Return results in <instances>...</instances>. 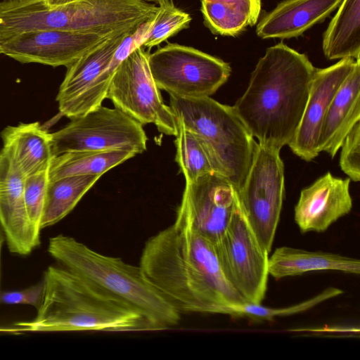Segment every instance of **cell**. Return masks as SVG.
<instances>
[{
    "label": "cell",
    "instance_id": "30",
    "mask_svg": "<svg viewBox=\"0 0 360 360\" xmlns=\"http://www.w3.org/2000/svg\"><path fill=\"white\" fill-rule=\"evenodd\" d=\"M45 283L42 279L38 283L20 290L4 292L0 294V302L8 304H27L38 309L44 300Z\"/></svg>",
    "mask_w": 360,
    "mask_h": 360
},
{
    "label": "cell",
    "instance_id": "29",
    "mask_svg": "<svg viewBox=\"0 0 360 360\" xmlns=\"http://www.w3.org/2000/svg\"><path fill=\"white\" fill-rule=\"evenodd\" d=\"M340 167L353 181L360 180V121L345 136L341 146Z\"/></svg>",
    "mask_w": 360,
    "mask_h": 360
},
{
    "label": "cell",
    "instance_id": "10",
    "mask_svg": "<svg viewBox=\"0 0 360 360\" xmlns=\"http://www.w3.org/2000/svg\"><path fill=\"white\" fill-rule=\"evenodd\" d=\"M214 245L229 282L245 302L262 303L269 276V253L262 247L245 217L237 195L230 221Z\"/></svg>",
    "mask_w": 360,
    "mask_h": 360
},
{
    "label": "cell",
    "instance_id": "28",
    "mask_svg": "<svg viewBox=\"0 0 360 360\" xmlns=\"http://www.w3.org/2000/svg\"><path fill=\"white\" fill-rule=\"evenodd\" d=\"M49 183V170L27 176L24 182V200L27 213L34 229L39 233Z\"/></svg>",
    "mask_w": 360,
    "mask_h": 360
},
{
    "label": "cell",
    "instance_id": "9",
    "mask_svg": "<svg viewBox=\"0 0 360 360\" xmlns=\"http://www.w3.org/2000/svg\"><path fill=\"white\" fill-rule=\"evenodd\" d=\"M148 55L141 45L129 53L116 69L106 98L143 126L153 124L159 131L175 136L176 120L153 79Z\"/></svg>",
    "mask_w": 360,
    "mask_h": 360
},
{
    "label": "cell",
    "instance_id": "31",
    "mask_svg": "<svg viewBox=\"0 0 360 360\" xmlns=\"http://www.w3.org/2000/svg\"><path fill=\"white\" fill-rule=\"evenodd\" d=\"M47 4L51 6H59L70 4L79 0H44Z\"/></svg>",
    "mask_w": 360,
    "mask_h": 360
},
{
    "label": "cell",
    "instance_id": "21",
    "mask_svg": "<svg viewBox=\"0 0 360 360\" xmlns=\"http://www.w3.org/2000/svg\"><path fill=\"white\" fill-rule=\"evenodd\" d=\"M323 51L330 60L360 55V0H342L323 37Z\"/></svg>",
    "mask_w": 360,
    "mask_h": 360
},
{
    "label": "cell",
    "instance_id": "8",
    "mask_svg": "<svg viewBox=\"0 0 360 360\" xmlns=\"http://www.w3.org/2000/svg\"><path fill=\"white\" fill-rule=\"evenodd\" d=\"M147 141L141 124L116 108L102 105L51 133L54 156L72 151L115 150L137 155L146 150Z\"/></svg>",
    "mask_w": 360,
    "mask_h": 360
},
{
    "label": "cell",
    "instance_id": "13",
    "mask_svg": "<svg viewBox=\"0 0 360 360\" xmlns=\"http://www.w3.org/2000/svg\"><path fill=\"white\" fill-rule=\"evenodd\" d=\"M135 29L113 34L67 67L56 96L62 115L71 120L101 105L96 94L98 80L124 37Z\"/></svg>",
    "mask_w": 360,
    "mask_h": 360
},
{
    "label": "cell",
    "instance_id": "7",
    "mask_svg": "<svg viewBox=\"0 0 360 360\" xmlns=\"http://www.w3.org/2000/svg\"><path fill=\"white\" fill-rule=\"evenodd\" d=\"M278 150L257 143L248 175L236 191L241 210L262 247L270 252L284 198V165Z\"/></svg>",
    "mask_w": 360,
    "mask_h": 360
},
{
    "label": "cell",
    "instance_id": "12",
    "mask_svg": "<svg viewBox=\"0 0 360 360\" xmlns=\"http://www.w3.org/2000/svg\"><path fill=\"white\" fill-rule=\"evenodd\" d=\"M116 32H29L0 41V53L23 63L67 68Z\"/></svg>",
    "mask_w": 360,
    "mask_h": 360
},
{
    "label": "cell",
    "instance_id": "1",
    "mask_svg": "<svg viewBox=\"0 0 360 360\" xmlns=\"http://www.w3.org/2000/svg\"><path fill=\"white\" fill-rule=\"evenodd\" d=\"M139 266L180 313L221 314L246 302L226 278L214 243L176 219L146 242Z\"/></svg>",
    "mask_w": 360,
    "mask_h": 360
},
{
    "label": "cell",
    "instance_id": "19",
    "mask_svg": "<svg viewBox=\"0 0 360 360\" xmlns=\"http://www.w3.org/2000/svg\"><path fill=\"white\" fill-rule=\"evenodd\" d=\"M1 136V150L25 177L49 169L54 157L51 133L39 122L7 127Z\"/></svg>",
    "mask_w": 360,
    "mask_h": 360
},
{
    "label": "cell",
    "instance_id": "34",
    "mask_svg": "<svg viewBox=\"0 0 360 360\" xmlns=\"http://www.w3.org/2000/svg\"><path fill=\"white\" fill-rule=\"evenodd\" d=\"M1 54V53H0Z\"/></svg>",
    "mask_w": 360,
    "mask_h": 360
},
{
    "label": "cell",
    "instance_id": "15",
    "mask_svg": "<svg viewBox=\"0 0 360 360\" xmlns=\"http://www.w3.org/2000/svg\"><path fill=\"white\" fill-rule=\"evenodd\" d=\"M25 176L10 158L0 150V225L9 250L30 254L40 243L28 217L24 200Z\"/></svg>",
    "mask_w": 360,
    "mask_h": 360
},
{
    "label": "cell",
    "instance_id": "23",
    "mask_svg": "<svg viewBox=\"0 0 360 360\" xmlns=\"http://www.w3.org/2000/svg\"><path fill=\"white\" fill-rule=\"evenodd\" d=\"M136 154L123 150L66 152L53 157L49 169V181L71 176H102Z\"/></svg>",
    "mask_w": 360,
    "mask_h": 360
},
{
    "label": "cell",
    "instance_id": "27",
    "mask_svg": "<svg viewBox=\"0 0 360 360\" xmlns=\"http://www.w3.org/2000/svg\"><path fill=\"white\" fill-rule=\"evenodd\" d=\"M191 20L190 15L175 6L172 0L162 1L158 4V11L141 46L151 49L160 45L188 29Z\"/></svg>",
    "mask_w": 360,
    "mask_h": 360
},
{
    "label": "cell",
    "instance_id": "20",
    "mask_svg": "<svg viewBox=\"0 0 360 360\" xmlns=\"http://www.w3.org/2000/svg\"><path fill=\"white\" fill-rule=\"evenodd\" d=\"M320 271H336L359 275L360 261L339 254L307 251L288 246L277 248L269 256V275L276 280Z\"/></svg>",
    "mask_w": 360,
    "mask_h": 360
},
{
    "label": "cell",
    "instance_id": "14",
    "mask_svg": "<svg viewBox=\"0 0 360 360\" xmlns=\"http://www.w3.org/2000/svg\"><path fill=\"white\" fill-rule=\"evenodd\" d=\"M357 60L342 58L328 68L315 69L302 120L288 145L301 159L309 162L319 154L321 129L328 108Z\"/></svg>",
    "mask_w": 360,
    "mask_h": 360
},
{
    "label": "cell",
    "instance_id": "11",
    "mask_svg": "<svg viewBox=\"0 0 360 360\" xmlns=\"http://www.w3.org/2000/svg\"><path fill=\"white\" fill-rule=\"evenodd\" d=\"M236 201V190L226 178L207 174L186 181L176 219L214 243L226 228Z\"/></svg>",
    "mask_w": 360,
    "mask_h": 360
},
{
    "label": "cell",
    "instance_id": "22",
    "mask_svg": "<svg viewBox=\"0 0 360 360\" xmlns=\"http://www.w3.org/2000/svg\"><path fill=\"white\" fill-rule=\"evenodd\" d=\"M205 25L214 34L236 36L258 20L261 0H201Z\"/></svg>",
    "mask_w": 360,
    "mask_h": 360
},
{
    "label": "cell",
    "instance_id": "26",
    "mask_svg": "<svg viewBox=\"0 0 360 360\" xmlns=\"http://www.w3.org/2000/svg\"><path fill=\"white\" fill-rule=\"evenodd\" d=\"M175 160L186 181L214 172L210 157L200 139L176 122Z\"/></svg>",
    "mask_w": 360,
    "mask_h": 360
},
{
    "label": "cell",
    "instance_id": "33",
    "mask_svg": "<svg viewBox=\"0 0 360 360\" xmlns=\"http://www.w3.org/2000/svg\"><path fill=\"white\" fill-rule=\"evenodd\" d=\"M139 1L146 2V3L153 4H159L164 0H139Z\"/></svg>",
    "mask_w": 360,
    "mask_h": 360
},
{
    "label": "cell",
    "instance_id": "4",
    "mask_svg": "<svg viewBox=\"0 0 360 360\" xmlns=\"http://www.w3.org/2000/svg\"><path fill=\"white\" fill-rule=\"evenodd\" d=\"M48 251L61 266L138 311L148 330L169 329L179 324L180 312L140 266L99 253L64 235L50 238Z\"/></svg>",
    "mask_w": 360,
    "mask_h": 360
},
{
    "label": "cell",
    "instance_id": "18",
    "mask_svg": "<svg viewBox=\"0 0 360 360\" xmlns=\"http://www.w3.org/2000/svg\"><path fill=\"white\" fill-rule=\"evenodd\" d=\"M360 121V60L335 93L325 115L319 137L320 153L333 158L352 127Z\"/></svg>",
    "mask_w": 360,
    "mask_h": 360
},
{
    "label": "cell",
    "instance_id": "5",
    "mask_svg": "<svg viewBox=\"0 0 360 360\" xmlns=\"http://www.w3.org/2000/svg\"><path fill=\"white\" fill-rule=\"evenodd\" d=\"M169 107L176 122L200 139L214 172L226 178L238 191L251 167L257 143L233 107L210 96H173Z\"/></svg>",
    "mask_w": 360,
    "mask_h": 360
},
{
    "label": "cell",
    "instance_id": "6",
    "mask_svg": "<svg viewBox=\"0 0 360 360\" xmlns=\"http://www.w3.org/2000/svg\"><path fill=\"white\" fill-rule=\"evenodd\" d=\"M148 63L158 87L183 98L212 96L231 72L229 64L221 59L175 43L149 53Z\"/></svg>",
    "mask_w": 360,
    "mask_h": 360
},
{
    "label": "cell",
    "instance_id": "32",
    "mask_svg": "<svg viewBox=\"0 0 360 360\" xmlns=\"http://www.w3.org/2000/svg\"><path fill=\"white\" fill-rule=\"evenodd\" d=\"M5 241V236L4 233V231L1 229V226L0 225V280H1V249L4 244V242ZM1 294V292H0Z\"/></svg>",
    "mask_w": 360,
    "mask_h": 360
},
{
    "label": "cell",
    "instance_id": "25",
    "mask_svg": "<svg viewBox=\"0 0 360 360\" xmlns=\"http://www.w3.org/2000/svg\"><path fill=\"white\" fill-rule=\"evenodd\" d=\"M343 291L338 288L329 287L302 302L293 305L273 308L250 302L229 305L224 307L221 314H226L235 317L247 318L258 322L270 321L278 317L292 316L305 311L331 298L339 296Z\"/></svg>",
    "mask_w": 360,
    "mask_h": 360
},
{
    "label": "cell",
    "instance_id": "3",
    "mask_svg": "<svg viewBox=\"0 0 360 360\" xmlns=\"http://www.w3.org/2000/svg\"><path fill=\"white\" fill-rule=\"evenodd\" d=\"M43 279L37 316L15 323L13 331L147 330L138 311L63 266H49Z\"/></svg>",
    "mask_w": 360,
    "mask_h": 360
},
{
    "label": "cell",
    "instance_id": "2",
    "mask_svg": "<svg viewBox=\"0 0 360 360\" xmlns=\"http://www.w3.org/2000/svg\"><path fill=\"white\" fill-rule=\"evenodd\" d=\"M316 68L283 43L268 48L232 106L261 146L278 150L292 140L302 120Z\"/></svg>",
    "mask_w": 360,
    "mask_h": 360
},
{
    "label": "cell",
    "instance_id": "16",
    "mask_svg": "<svg viewBox=\"0 0 360 360\" xmlns=\"http://www.w3.org/2000/svg\"><path fill=\"white\" fill-rule=\"evenodd\" d=\"M350 181L328 172L302 190L294 209V219L301 232H323L350 212Z\"/></svg>",
    "mask_w": 360,
    "mask_h": 360
},
{
    "label": "cell",
    "instance_id": "17",
    "mask_svg": "<svg viewBox=\"0 0 360 360\" xmlns=\"http://www.w3.org/2000/svg\"><path fill=\"white\" fill-rule=\"evenodd\" d=\"M342 0H285L259 22L256 32L262 39H289L302 35L323 21Z\"/></svg>",
    "mask_w": 360,
    "mask_h": 360
},
{
    "label": "cell",
    "instance_id": "24",
    "mask_svg": "<svg viewBox=\"0 0 360 360\" xmlns=\"http://www.w3.org/2000/svg\"><path fill=\"white\" fill-rule=\"evenodd\" d=\"M100 175L71 176L49 181L41 220V229L52 226L66 217Z\"/></svg>",
    "mask_w": 360,
    "mask_h": 360
}]
</instances>
